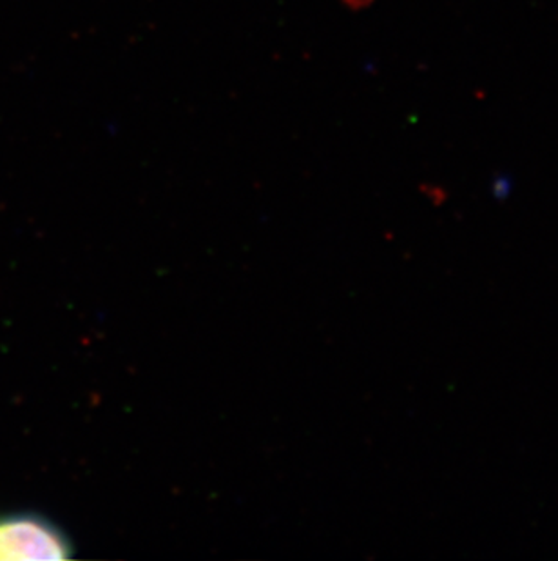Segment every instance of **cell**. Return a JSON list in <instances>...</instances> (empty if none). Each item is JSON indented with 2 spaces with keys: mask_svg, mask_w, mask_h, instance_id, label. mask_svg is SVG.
<instances>
[{
  "mask_svg": "<svg viewBox=\"0 0 558 561\" xmlns=\"http://www.w3.org/2000/svg\"><path fill=\"white\" fill-rule=\"evenodd\" d=\"M73 558V543L51 519L35 513L0 514V561Z\"/></svg>",
  "mask_w": 558,
  "mask_h": 561,
  "instance_id": "6da1fadb",
  "label": "cell"
},
{
  "mask_svg": "<svg viewBox=\"0 0 558 561\" xmlns=\"http://www.w3.org/2000/svg\"><path fill=\"white\" fill-rule=\"evenodd\" d=\"M493 184H496V186H493V195H496V198H499V201H504L505 196L510 195L511 182L508 181V179H504V181L497 179Z\"/></svg>",
  "mask_w": 558,
  "mask_h": 561,
  "instance_id": "7a4b0ae2",
  "label": "cell"
}]
</instances>
